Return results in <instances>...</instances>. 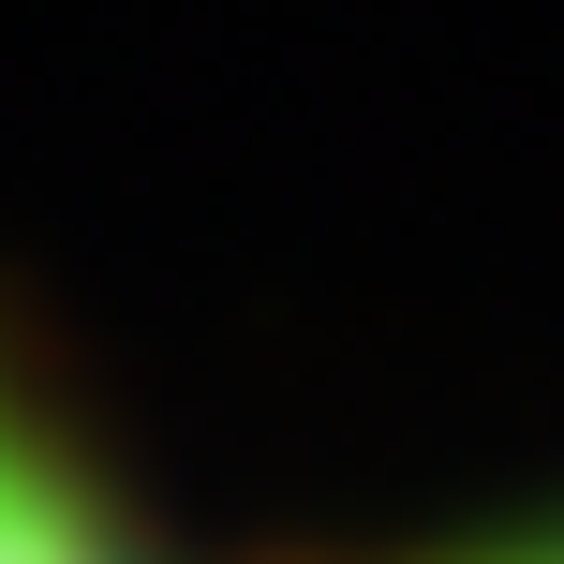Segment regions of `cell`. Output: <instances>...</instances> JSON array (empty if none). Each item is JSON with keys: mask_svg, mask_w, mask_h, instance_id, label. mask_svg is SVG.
Returning a JSON list of instances; mask_svg holds the SVG:
<instances>
[{"mask_svg": "<svg viewBox=\"0 0 564 564\" xmlns=\"http://www.w3.org/2000/svg\"><path fill=\"white\" fill-rule=\"evenodd\" d=\"M0 564H178L119 490V460L89 446V416L15 341H0Z\"/></svg>", "mask_w": 564, "mask_h": 564, "instance_id": "obj_1", "label": "cell"}, {"mask_svg": "<svg viewBox=\"0 0 564 564\" xmlns=\"http://www.w3.org/2000/svg\"><path fill=\"white\" fill-rule=\"evenodd\" d=\"M431 564H564V506L550 520H490V535H460V550H431Z\"/></svg>", "mask_w": 564, "mask_h": 564, "instance_id": "obj_2", "label": "cell"}]
</instances>
